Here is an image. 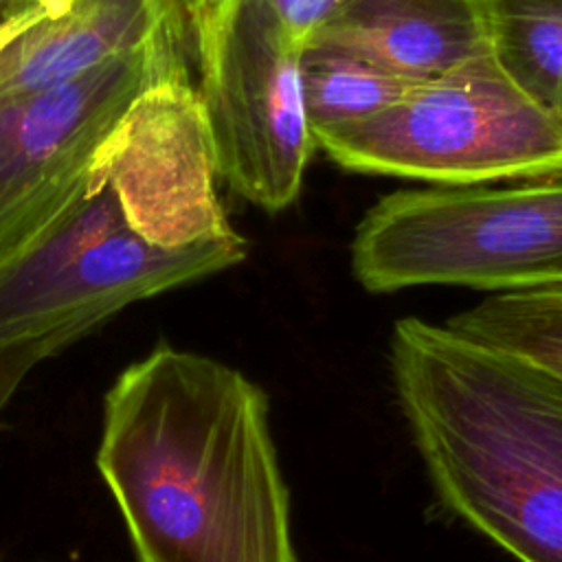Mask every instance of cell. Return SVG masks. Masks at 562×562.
Wrapping results in <instances>:
<instances>
[{"instance_id":"cell-4","label":"cell","mask_w":562,"mask_h":562,"mask_svg":"<svg viewBox=\"0 0 562 562\" xmlns=\"http://www.w3.org/2000/svg\"><path fill=\"white\" fill-rule=\"evenodd\" d=\"M312 136L345 169L435 187L562 176V121L536 105L492 55L417 81L373 116L316 127Z\"/></svg>"},{"instance_id":"cell-7","label":"cell","mask_w":562,"mask_h":562,"mask_svg":"<svg viewBox=\"0 0 562 562\" xmlns=\"http://www.w3.org/2000/svg\"><path fill=\"white\" fill-rule=\"evenodd\" d=\"M178 22L75 79L0 97V266L92 187V162L132 101L187 66Z\"/></svg>"},{"instance_id":"cell-6","label":"cell","mask_w":562,"mask_h":562,"mask_svg":"<svg viewBox=\"0 0 562 562\" xmlns=\"http://www.w3.org/2000/svg\"><path fill=\"white\" fill-rule=\"evenodd\" d=\"M200 70L220 178L274 213L290 206L316 147L301 50L266 0H176Z\"/></svg>"},{"instance_id":"cell-11","label":"cell","mask_w":562,"mask_h":562,"mask_svg":"<svg viewBox=\"0 0 562 562\" xmlns=\"http://www.w3.org/2000/svg\"><path fill=\"white\" fill-rule=\"evenodd\" d=\"M487 37L498 68L562 121V0H487Z\"/></svg>"},{"instance_id":"cell-5","label":"cell","mask_w":562,"mask_h":562,"mask_svg":"<svg viewBox=\"0 0 562 562\" xmlns=\"http://www.w3.org/2000/svg\"><path fill=\"white\" fill-rule=\"evenodd\" d=\"M244 257L241 235L182 248L143 239L110 184L92 178L68 211L0 266V345L55 338L68 347L125 305Z\"/></svg>"},{"instance_id":"cell-2","label":"cell","mask_w":562,"mask_h":562,"mask_svg":"<svg viewBox=\"0 0 562 562\" xmlns=\"http://www.w3.org/2000/svg\"><path fill=\"white\" fill-rule=\"evenodd\" d=\"M391 371L441 501L520 562H562V378L415 316Z\"/></svg>"},{"instance_id":"cell-10","label":"cell","mask_w":562,"mask_h":562,"mask_svg":"<svg viewBox=\"0 0 562 562\" xmlns=\"http://www.w3.org/2000/svg\"><path fill=\"white\" fill-rule=\"evenodd\" d=\"M182 22L176 0H70L0 53V97L42 90L127 55Z\"/></svg>"},{"instance_id":"cell-8","label":"cell","mask_w":562,"mask_h":562,"mask_svg":"<svg viewBox=\"0 0 562 562\" xmlns=\"http://www.w3.org/2000/svg\"><path fill=\"white\" fill-rule=\"evenodd\" d=\"M217 176L213 134L187 66L132 101L92 162V178L110 184L130 226L162 248L237 235Z\"/></svg>"},{"instance_id":"cell-15","label":"cell","mask_w":562,"mask_h":562,"mask_svg":"<svg viewBox=\"0 0 562 562\" xmlns=\"http://www.w3.org/2000/svg\"><path fill=\"white\" fill-rule=\"evenodd\" d=\"M66 345L48 338V340H31L18 345H0V415L9 404L11 395L26 378V373L44 358L55 356Z\"/></svg>"},{"instance_id":"cell-16","label":"cell","mask_w":562,"mask_h":562,"mask_svg":"<svg viewBox=\"0 0 562 562\" xmlns=\"http://www.w3.org/2000/svg\"><path fill=\"white\" fill-rule=\"evenodd\" d=\"M44 15H46V11L42 7H22L13 13H9L0 22V53L4 50L7 44H11L18 35H22L29 26H33Z\"/></svg>"},{"instance_id":"cell-3","label":"cell","mask_w":562,"mask_h":562,"mask_svg":"<svg viewBox=\"0 0 562 562\" xmlns=\"http://www.w3.org/2000/svg\"><path fill=\"white\" fill-rule=\"evenodd\" d=\"M351 270L369 292L562 285V176L512 187L395 191L360 220Z\"/></svg>"},{"instance_id":"cell-17","label":"cell","mask_w":562,"mask_h":562,"mask_svg":"<svg viewBox=\"0 0 562 562\" xmlns=\"http://www.w3.org/2000/svg\"><path fill=\"white\" fill-rule=\"evenodd\" d=\"M0 2H24L26 7H42L48 18H57L68 11L70 0H0Z\"/></svg>"},{"instance_id":"cell-12","label":"cell","mask_w":562,"mask_h":562,"mask_svg":"<svg viewBox=\"0 0 562 562\" xmlns=\"http://www.w3.org/2000/svg\"><path fill=\"white\" fill-rule=\"evenodd\" d=\"M415 83L347 48L310 44L301 55L303 105L312 130L373 116Z\"/></svg>"},{"instance_id":"cell-13","label":"cell","mask_w":562,"mask_h":562,"mask_svg":"<svg viewBox=\"0 0 562 562\" xmlns=\"http://www.w3.org/2000/svg\"><path fill=\"white\" fill-rule=\"evenodd\" d=\"M446 325L562 378V285L494 292Z\"/></svg>"},{"instance_id":"cell-9","label":"cell","mask_w":562,"mask_h":562,"mask_svg":"<svg viewBox=\"0 0 562 562\" xmlns=\"http://www.w3.org/2000/svg\"><path fill=\"white\" fill-rule=\"evenodd\" d=\"M310 44L347 48L426 81L490 55L487 0H349Z\"/></svg>"},{"instance_id":"cell-14","label":"cell","mask_w":562,"mask_h":562,"mask_svg":"<svg viewBox=\"0 0 562 562\" xmlns=\"http://www.w3.org/2000/svg\"><path fill=\"white\" fill-rule=\"evenodd\" d=\"M347 2L349 0H266L281 29L301 53Z\"/></svg>"},{"instance_id":"cell-1","label":"cell","mask_w":562,"mask_h":562,"mask_svg":"<svg viewBox=\"0 0 562 562\" xmlns=\"http://www.w3.org/2000/svg\"><path fill=\"white\" fill-rule=\"evenodd\" d=\"M97 468L138 562H296L268 397L228 364L169 345L130 364Z\"/></svg>"}]
</instances>
